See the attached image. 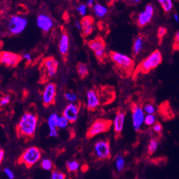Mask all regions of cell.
I'll return each mask as SVG.
<instances>
[{
    "mask_svg": "<svg viewBox=\"0 0 179 179\" xmlns=\"http://www.w3.org/2000/svg\"><path fill=\"white\" fill-rule=\"evenodd\" d=\"M4 156V151L2 149H0V164L1 163V162L3 161Z\"/></svg>",
    "mask_w": 179,
    "mask_h": 179,
    "instance_id": "42",
    "label": "cell"
},
{
    "mask_svg": "<svg viewBox=\"0 0 179 179\" xmlns=\"http://www.w3.org/2000/svg\"><path fill=\"white\" fill-rule=\"evenodd\" d=\"M141 35H139L134 41L133 48H132V52H133L134 57H136L141 52L143 46V40Z\"/></svg>",
    "mask_w": 179,
    "mask_h": 179,
    "instance_id": "20",
    "label": "cell"
},
{
    "mask_svg": "<svg viewBox=\"0 0 179 179\" xmlns=\"http://www.w3.org/2000/svg\"><path fill=\"white\" fill-rule=\"evenodd\" d=\"M163 61L161 53L159 50H155L148 57L143 59L134 69L133 76L136 78L138 74H148L151 71L159 66Z\"/></svg>",
    "mask_w": 179,
    "mask_h": 179,
    "instance_id": "3",
    "label": "cell"
},
{
    "mask_svg": "<svg viewBox=\"0 0 179 179\" xmlns=\"http://www.w3.org/2000/svg\"><path fill=\"white\" fill-rule=\"evenodd\" d=\"M173 18H174L175 21H176V22H179V16H178V14H175L174 15H173Z\"/></svg>",
    "mask_w": 179,
    "mask_h": 179,
    "instance_id": "44",
    "label": "cell"
},
{
    "mask_svg": "<svg viewBox=\"0 0 179 179\" xmlns=\"http://www.w3.org/2000/svg\"><path fill=\"white\" fill-rule=\"evenodd\" d=\"M143 111H145L148 114H154L156 111L154 106L152 104H147L144 106L143 108Z\"/></svg>",
    "mask_w": 179,
    "mask_h": 179,
    "instance_id": "33",
    "label": "cell"
},
{
    "mask_svg": "<svg viewBox=\"0 0 179 179\" xmlns=\"http://www.w3.org/2000/svg\"><path fill=\"white\" fill-rule=\"evenodd\" d=\"M88 46L94 51L96 59L100 62H104L106 57V42L101 37L98 36L94 40L89 41Z\"/></svg>",
    "mask_w": 179,
    "mask_h": 179,
    "instance_id": "7",
    "label": "cell"
},
{
    "mask_svg": "<svg viewBox=\"0 0 179 179\" xmlns=\"http://www.w3.org/2000/svg\"><path fill=\"white\" fill-rule=\"evenodd\" d=\"M125 118H126V112L122 109H119L115 116L114 120L113 122V130L116 136V139H118L121 136L124 129Z\"/></svg>",
    "mask_w": 179,
    "mask_h": 179,
    "instance_id": "13",
    "label": "cell"
},
{
    "mask_svg": "<svg viewBox=\"0 0 179 179\" xmlns=\"http://www.w3.org/2000/svg\"><path fill=\"white\" fill-rule=\"evenodd\" d=\"M79 113V106L77 104L70 103L66 106L65 109L63 111V115L66 118L69 122L71 124H74L77 120Z\"/></svg>",
    "mask_w": 179,
    "mask_h": 179,
    "instance_id": "15",
    "label": "cell"
},
{
    "mask_svg": "<svg viewBox=\"0 0 179 179\" xmlns=\"http://www.w3.org/2000/svg\"><path fill=\"white\" fill-rule=\"evenodd\" d=\"M153 130H154L156 133L160 134L162 132V130H163V126H162V125L160 124V123L156 122V124L154 125V126H153Z\"/></svg>",
    "mask_w": 179,
    "mask_h": 179,
    "instance_id": "38",
    "label": "cell"
},
{
    "mask_svg": "<svg viewBox=\"0 0 179 179\" xmlns=\"http://www.w3.org/2000/svg\"><path fill=\"white\" fill-rule=\"evenodd\" d=\"M41 166L44 170H51L53 169V163L50 159H44L41 163Z\"/></svg>",
    "mask_w": 179,
    "mask_h": 179,
    "instance_id": "28",
    "label": "cell"
},
{
    "mask_svg": "<svg viewBox=\"0 0 179 179\" xmlns=\"http://www.w3.org/2000/svg\"><path fill=\"white\" fill-rule=\"evenodd\" d=\"M49 136L51 137H57L58 136L57 128H49Z\"/></svg>",
    "mask_w": 179,
    "mask_h": 179,
    "instance_id": "39",
    "label": "cell"
},
{
    "mask_svg": "<svg viewBox=\"0 0 179 179\" xmlns=\"http://www.w3.org/2000/svg\"><path fill=\"white\" fill-rule=\"evenodd\" d=\"M76 27L78 28L79 29H81V23H80L79 22L76 21Z\"/></svg>",
    "mask_w": 179,
    "mask_h": 179,
    "instance_id": "45",
    "label": "cell"
},
{
    "mask_svg": "<svg viewBox=\"0 0 179 179\" xmlns=\"http://www.w3.org/2000/svg\"><path fill=\"white\" fill-rule=\"evenodd\" d=\"M59 115L57 113H52L48 118L47 124L49 128H57L58 121H59Z\"/></svg>",
    "mask_w": 179,
    "mask_h": 179,
    "instance_id": "24",
    "label": "cell"
},
{
    "mask_svg": "<svg viewBox=\"0 0 179 179\" xmlns=\"http://www.w3.org/2000/svg\"><path fill=\"white\" fill-rule=\"evenodd\" d=\"M37 25L41 30L44 32H48L53 27V20L45 14H40L37 18Z\"/></svg>",
    "mask_w": 179,
    "mask_h": 179,
    "instance_id": "16",
    "label": "cell"
},
{
    "mask_svg": "<svg viewBox=\"0 0 179 179\" xmlns=\"http://www.w3.org/2000/svg\"><path fill=\"white\" fill-rule=\"evenodd\" d=\"M22 59H25L28 63L31 62V57L29 54H27V53L25 54L22 56Z\"/></svg>",
    "mask_w": 179,
    "mask_h": 179,
    "instance_id": "41",
    "label": "cell"
},
{
    "mask_svg": "<svg viewBox=\"0 0 179 179\" xmlns=\"http://www.w3.org/2000/svg\"><path fill=\"white\" fill-rule=\"evenodd\" d=\"M154 7L151 4H148L146 6L144 11H143L138 15L136 23L139 27L142 28L151 22L153 16H154Z\"/></svg>",
    "mask_w": 179,
    "mask_h": 179,
    "instance_id": "14",
    "label": "cell"
},
{
    "mask_svg": "<svg viewBox=\"0 0 179 179\" xmlns=\"http://www.w3.org/2000/svg\"><path fill=\"white\" fill-rule=\"evenodd\" d=\"M77 11L80 14V15L83 16V17L84 16H86V14H87V6L85 5L84 4H80L79 6L77 7Z\"/></svg>",
    "mask_w": 179,
    "mask_h": 179,
    "instance_id": "34",
    "label": "cell"
},
{
    "mask_svg": "<svg viewBox=\"0 0 179 179\" xmlns=\"http://www.w3.org/2000/svg\"><path fill=\"white\" fill-rule=\"evenodd\" d=\"M64 97L67 101H71L72 103L75 102L76 99H77V96L75 94L72 92H66L64 94Z\"/></svg>",
    "mask_w": 179,
    "mask_h": 179,
    "instance_id": "32",
    "label": "cell"
},
{
    "mask_svg": "<svg viewBox=\"0 0 179 179\" xmlns=\"http://www.w3.org/2000/svg\"><path fill=\"white\" fill-rule=\"evenodd\" d=\"M79 167V164L77 161H72L66 163V169L69 172H76Z\"/></svg>",
    "mask_w": 179,
    "mask_h": 179,
    "instance_id": "27",
    "label": "cell"
},
{
    "mask_svg": "<svg viewBox=\"0 0 179 179\" xmlns=\"http://www.w3.org/2000/svg\"><path fill=\"white\" fill-rule=\"evenodd\" d=\"M87 109L90 111H96L100 104V99L98 95L95 90H89L87 93Z\"/></svg>",
    "mask_w": 179,
    "mask_h": 179,
    "instance_id": "17",
    "label": "cell"
},
{
    "mask_svg": "<svg viewBox=\"0 0 179 179\" xmlns=\"http://www.w3.org/2000/svg\"><path fill=\"white\" fill-rule=\"evenodd\" d=\"M66 175L64 173L59 171H53L51 173V179H65Z\"/></svg>",
    "mask_w": 179,
    "mask_h": 179,
    "instance_id": "31",
    "label": "cell"
},
{
    "mask_svg": "<svg viewBox=\"0 0 179 179\" xmlns=\"http://www.w3.org/2000/svg\"><path fill=\"white\" fill-rule=\"evenodd\" d=\"M56 96H57V86L54 83H49L46 84L42 94L43 104L45 107L53 105L55 104Z\"/></svg>",
    "mask_w": 179,
    "mask_h": 179,
    "instance_id": "12",
    "label": "cell"
},
{
    "mask_svg": "<svg viewBox=\"0 0 179 179\" xmlns=\"http://www.w3.org/2000/svg\"><path fill=\"white\" fill-rule=\"evenodd\" d=\"M110 58L114 64L116 72L123 77L130 76L134 72L135 63L128 56L116 51H110Z\"/></svg>",
    "mask_w": 179,
    "mask_h": 179,
    "instance_id": "2",
    "label": "cell"
},
{
    "mask_svg": "<svg viewBox=\"0 0 179 179\" xmlns=\"http://www.w3.org/2000/svg\"><path fill=\"white\" fill-rule=\"evenodd\" d=\"M9 102H10V96H4V97L1 98V100H0V107H4V106H7V104H9Z\"/></svg>",
    "mask_w": 179,
    "mask_h": 179,
    "instance_id": "37",
    "label": "cell"
},
{
    "mask_svg": "<svg viewBox=\"0 0 179 179\" xmlns=\"http://www.w3.org/2000/svg\"><path fill=\"white\" fill-rule=\"evenodd\" d=\"M115 163H116V167L118 171H123V169H124V166H125V161H124V158H123L122 156L118 155L117 156H116Z\"/></svg>",
    "mask_w": 179,
    "mask_h": 179,
    "instance_id": "26",
    "label": "cell"
},
{
    "mask_svg": "<svg viewBox=\"0 0 179 179\" xmlns=\"http://www.w3.org/2000/svg\"><path fill=\"white\" fill-rule=\"evenodd\" d=\"M94 155L99 161L111 158V146L109 140H100L94 144Z\"/></svg>",
    "mask_w": 179,
    "mask_h": 179,
    "instance_id": "8",
    "label": "cell"
},
{
    "mask_svg": "<svg viewBox=\"0 0 179 179\" xmlns=\"http://www.w3.org/2000/svg\"><path fill=\"white\" fill-rule=\"evenodd\" d=\"M59 62L54 57H49L43 59L40 64V71L42 79H47L57 73Z\"/></svg>",
    "mask_w": 179,
    "mask_h": 179,
    "instance_id": "6",
    "label": "cell"
},
{
    "mask_svg": "<svg viewBox=\"0 0 179 179\" xmlns=\"http://www.w3.org/2000/svg\"><path fill=\"white\" fill-rule=\"evenodd\" d=\"M167 29L165 27H161L158 30V37L160 40H161L163 38V37L166 34Z\"/></svg>",
    "mask_w": 179,
    "mask_h": 179,
    "instance_id": "36",
    "label": "cell"
},
{
    "mask_svg": "<svg viewBox=\"0 0 179 179\" xmlns=\"http://www.w3.org/2000/svg\"><path fill=\"white\" fill-rule=\"evenodd\" d=\"M173 49L174 50H176V51H179V31H176V34H175Z\"/></svg>",
    "mask_w": 179,
    "mask_h": 179,
    "instance_id": "35",
    "label": "cell"
},
{
    "mask_svg": "<svg viewBox=\"0 0 179 179\" xmlns=\"http://www.w3.org/2000/svg\"><path fill=\"white\" fill-rule=\"evenodd\" d=\"M22 60V57L11 51H0V63L7 66H16Z\"/></svg>",
    "mask_w": 179,
    "mask_h": 179,
    "instance_id": "11",
    "label": "cell"
},
{
    "mask_svg": "<svg viewBox=\"0 0 179 179\" xmlns=\"http://www.w3.org/2000/svg\"><path fill=\"white\" fill-rule=\"evenodd\" d=\"M42 158V151L38 147L31 146L26 149L18 159L19 165H25L27 169H30Z\"/></svg>",
    "mask_w": 179,
    "mask_h": 179,
    "instance_id": "4",
    "label": "cell"
},
{
    "mask_svg": "<svg viewBox=\"0 0 179 179\" xmlns=\"http://www.w3.org/2000/svg\"><path fill=\"white\" fill-rule=\"evenodd\" d=\"M4 173H6V175L7 176L9 177V178L10 179H13L14 178V173H13L12 171H11V170L10 169H4Z\"/></svg>",
    "mask_w": 179,
    "mask_h": 179,
    "instance_id": "40",
    "label": "cell"
},
{
    "mask_svg": "<svg viewBox=\"0 0 179 179\" xmlns=\"http://www.w3.org/2000/svg\"><path fill=\"white\" fill-rule=\"evenodd\" d=\"M94 18L91 16H84L81 19L80 23H81V26L82 34H83V36L84 37H89L93 32V30H94Z\"/></svg>",
    "mask_w": 179,
    "mask_h": 179,
    "instance_id": "18",
    "label": "cell"
},
{
    "mask_svg": "<svg viewBox=\"0 0 179 179\" xmlns=\"http://www.w3.org/2000/svg\"><path fill=\"white\" fill-rule=\"evenodd\" d=\"M69 121L65 118L64 116H59V121H58V124H57V128H66L69 124Z\"/></svg>",
    "mask_w": 179,
    "mask_h": 179,
    "instance_id": "29",
    "label": "cell"
},
{
    "mask_svg": "<svg viewBox=\"0 0 179 179\" xmlns=\"http://www.w3.org/2000/svg\"><path fill=\"white\" fill-rule=\"evenodd\" d=\"M94 1L93 0H88L87 1V6H88L89 7H92L94 6Z\"/></svg>",
    "mask_w": 179,
    "mask_h": 179,
    "instance_id": "43",
    "label": "cell"
},
{
    "mask_svg": "<svg viewBox=\"0 0 179 179\" xmlns=\"http://www.w3.org/2000/svg\"><path fill=\"white\" fill-rule=\"evenodd\" d=\"M27 19L19 15L12 16L9 19L8 29L12 34H19L25 31L27 26Z\"/></svg>",
    "mask_w": 179,
    "mask_h": 179,
    "instance_id": "9",
    "label": "cell"
},
{
    "mask_svg": "<svg viewBox=\"0 0 179 179\" xmlns=\"http://www.w3.org/2000/svg\"><path fill=\"white\" fill-rule=\"evenodd\" d=\"M158 2L161 4L165 13H169L172 10L173 4L171 0H159Z\"/></svg>",
    "mask_w": 179,
    "mask_h": 179,
    "instance_id": "23",
    "label": "cell"
},
{
    "mask_svg": "<svg viewBox=\"0 0 179 179\" xmlns=\"http://www.w3.org/2000/svg\"><path fill=\"white\" fill-rule=\"evenodd\" d=\"M113 125L112 121L106 119H98L94 122L87 130L86 136L87 139L96 136L100 134L106 133L109 131Z\"/></svg>",
    "mask_w": 179,
    "mask_h": 179,
    "instance_id": "5",
    "label": "cell"
},
{
    "mask_svg": "<svg viewBox=\"0 0 179 179\" xmlns=\"http://www.w3.org/2000/svg\"><path fill=\"white\" fill-rule=\"evenodd\" d=\"M144 123L147 126H152L156 124V117L154 114H147L145 116Z\"/></svg>",
    "mask_w": 179,
    "mask_h": 179,
    "instance_id": "30",
    "label": "cell"
},
{
    "mask_svg": "<svg viewBox=\"0 0 179 179\" xmlns=\"http://www.w3.org/2000/svg\"><path fill=\"white\" fill-rule=\"evenodd\" d=\"M69 48V36L66 31H64L61 34L59 44V51L62 56L66 57L68 54Z\"/></svg>",
    "mask_w": 179,
    "mask_h": 179,
    "instance_id": "19",
    "label": "cell"
},
{
    "mask_svg": "<svg viewBox=\"0 0 179 179\" xmlns=\"http://www.w3.org/2000/svg\"><path fill=\"white\" fill-rule=\"evenodd\" d=\"M37 124L38 116L32 112H26L20 119L16 125V131L17 136L26 140H30L34 136Z\"/></svg>",
    "mask_w": 179,
    "mask_h": 179,
    "instance_id": "1",
    "label": "cell"
},
{
    "mask_svg": "<svg viewBox=\"0 0 179 179\" xmlns=\"http://www.w3.org/2000/svg\"><path fill=\"white\" fill-rule=\"evenodd\" d=\"M158 143H159V142H158V140L157 139H151L148 146V153L149 155H153L155 151L157 150Z\"/></svg>",
    "mask_w": 179,
    "mask_h": 179,
    "instance_id": "25",
    "label": "cell"
},
{
    "mask_svg": "<svg viewBox=\"0 0 179 179\" xmlns=\"http://www.w3.org/2000/svg\"><path fill=\"white\" fill-rule=\"evenodd\" d=\"M76 71H77L78 75L82 79H85L89 75V69L87 64L84 63L79 62L76 65Z\"/></svg>",
    "mask_w": 179,
    "mask_h": 179,
    "instance_id": "21",
    "label": "cell"
},
{
    "mask_svg": "<svg viewBox=\"0 0 179 179\" xmlns=\"http://www.w3.org/2000/svg\"><path fill=\"white\" fill-rule=\"evenodd\" d=\"M132 113V121L134 130L139 131L144 123V111L141 106L133 103L131 106Z\"/></svg>",
    "mask_w": 179,
    "mask_h": 179,
    "instance_id": "10",
    "label": "cell"
},
{
    "mask_svg": "<svg viewBox=\"0 0 179 179\" xmlns=\"http://www.w3.org/2000/svg\"><path fill=\"white\" fill-rule=\"evenodd\" d=\"M93 9H94V14H96L98 17H103L107 14L108 9L106 7L103 6L102 4H101L99 3L95 4L94 6L93 7Z\"/></svg>",
    "mask_w": 179,
    "mask_h": 179,
    "instance_id": "22",
    "label": "cell"
}]
</instances>
